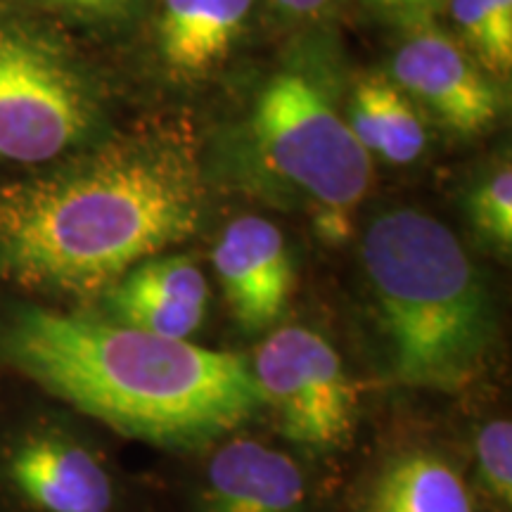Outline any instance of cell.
<instances>
[{"mask_svg":"<svg viewBox=\"0 0 512 512\" xmlns=\"http://www.w3.org/2000/svg\"><path fill=\"white\" fill-rule=\"evenodd\" d=\"M207 211L195 138L150 126L0 183V287L98 302L140 261L190 240Z\"/></svg>","mask_w":512,"mask_h":512,"instance_id":"cell-1","label":"cell"},{"mask_svg":"<svg viewBox=\"0 0 512 512\" xmlns=\"http://www.w3.org/2000/svg\"><path fill=\"white\" fill-rule=\"evenodd\" d=\"M0 368L121 437L197 451L264 413L249 361L83 309L0 311Z\"/></svg>","mask_w":512,"mask_h":512,"instance_id":"cell-2","label":"cell"},{"mask_svg":"<svg viewBox=\"0 0 512 512\" xmlns=\"http://www.w3.org/2000/svg\"><path fill=\"white\" fill-rule=\"evenodd\" d=\"M361 266L384 380L441 394L479 380L496 347V306L451 228L413 207L382 211L363 233Z\"/></svg>","mask_w":512,"mask_h":512,"instance_id":"cell-3","label":"cell"},{"mask_svg":"<svg viewBox=\"0 0 512 512\" xmlns=\"http://www.w3.org/2000/svg\"><path fill=\"white\" fill-rule=\"evenodd\" d=\"M247 136V188L311 211L325 240L347 238L373 162L320 83L299 69L273 74L256 93Z\"/></svg>","mask_w":512,"mask_h":512,"instance_id":"cell-4","label":"cell"},{"mask_svg":"<svg viewBox=\"0 0 512 512\" xmlns=\"http://www.w3.org/2000/svg\"><path fill=\"white\" fill-rule=\"evenodd\" d=\"M95 76L41 24L0 10V164H53L98 138Z\"/></svg>","mask_w":512,"mask_h":512,"instance_id":"cell-5","label":"cell"},{"mask_svg":"<svg viewBox=\"0 0 512 512\" xmlns=\"http://www.w3.org/2000/svg\"><path fill=\"white\" fill-rule=\"evenodd\" d=\"M252 368L275 430L309 453L351 444L361 411L358 384L335 344L306 325H278L254 351Z\"/></svg>","mask_w":512,"mask_h":512,"instance_id":"cell-6","label":"cell"},{"mask_svg":"<svg viewBox=\"0 0 512 512\" xmlns=\"http://www.w3.org/2000/svg\"><path fill=\"white\" fill-rule=\"evenodd\" d=\"M0 496L22 512H117L121 484L79 422L36 408L0 425Z\"/></svg>","mask_w":512,"mask_h":512,"instance_id":"cell-7","label":"cell"},{"mask_svg":"<svg viewBox=\"0 0 512 512\" xmlns=\"http://www.w3.org/2000/svg\"><path fill=\"white\" fill-rule=\"evenodd\" d=\"M392 81L415 105L460 136H479L503 112L501 91L444 31H413L396 48Z\"/></svg>","mask_w":512,"mask_h":512,"instance_id":"cell-8","label":"cell"},{"mask_svg":"<svg viewBox=\"0 0 512 512\" xmlns=\"http://www.w3.org/2000/svg\"><path fill=\"white\" fill-rule=\"evenodd\" d=\"M211 266L242 332L266 335L278 328L297 280L283 230L264 216H238L211 247Z\"/></svg>","mask_w":512,"mask_h":512,"instance_id":"cell-9","label":"cell"},{"mask_svg":"<svg viewBox=\"0 0 512 512\" xmlns=\"http://www.w3.org/2000/svg\"><path fill=\"white\" fill-rule=\"evenodd\" d=\"M209 448L195 512H311L309 477L290 453L238 432Z\"/></svg>","mask_w":512,"mask_h":512,"instance_id":"cell-10","label":"cell"},{"mask_svg":"<svg viewBox=\"0 0 512 512\" xmlns=\"http://www.w3.org/2000/svg\"><path fill=\"white\" fill-rule=\"evenodd\" d=\"M100 316L166 339H190L204 325L209 285L188 254H155L98 299Z\"/></svg>","mask_w":512,"mask_h":512,"instance_id":"cell-11","label":"cell"},{"mask_svg":"<svg viewBox=\"0 0 512 512\" xmlns=\"http://www.w3.org/2000/svg\"><path fill=\"white\" fill-rule=\"evenodd\" d=\"M254 0H159L155 46L171 79L197 83L219 72L245 38Z\"/></svg>","mask_w":512,"mask_h":512,"instance_id":"cell-12","label":"cell"},{"mask_svg":"<svg viewBox=\"0 0 512 512\" xmlns=\"http://www.w3.org/2000/svg\"><path fill=\"white\" fill-rule=\"evenodd\" d=\"M361 512H482L456 463L437 448L396 451L370 479Z\"/></svg>","mask_w":512,"mask_h":512,"instance_id":"cell-13","label":"cell"},{"mask_svg":"<svg viewBox=\"0 0 512 512\" xmlns=\"http://www.w3.org/2000/svg\"><path fill=\"white\" fill-rule=\"evenodd\" d=\"M347 121L370 157L406 166L425 152L427 131L420 107L389 79L375 76L358 83Z\"/></svg>","mask_w":512,"mask_h":512,"instance_id":"cell-14","label":"cell"},{"mask_svg":"<svg viewBox=\"0 0 512 512\" xmlns=\"http://www.w3.org/2000/svg\"><path fill=\"white\" fill-rule=\"evenodd\" d=\"M453 22L477 62L496 76L512 67V0H451Z\"/></svg>","mask_w":512,"mask_h":512,"instance_id":"cell-15","label":"cell"},{"mask_svg":"<svg viewBox=\"0 0 512 512\" xmlns=\"http://www.w3.org/2000/svg\"><path fill=\"white\" fill-rule=\"evenodd\" d=\"M475 486L496 512L512 508V422L494 418L479 425L472 439Z\"/></svg>","mask_w":512,"mask_h":512,"instance_id":"cell-16","label":"cell"},{"mask_svg":"<svg viewBox=\"0 0 512 512\" xmlns=\"http://www.w3.org/2000/svg\"><path fill=\"white\" fill-rule=\"evenodd\" d=\"M467 221L484 247L498 256L512 249V171L510 164L498 166L482 178L467 195Z\"/></svg>","mask_w":512,"mask_h":512,"instance_id":"cell-17","label":"cell"},{"mask_svg":"<svg viewBox=\"0 0 512 512\" xmlns=\"http://www.w3.org/2000/svg\"><path fill=\"white\" fill-rule=\"evenodd\" d=\"M43 8L88 24H119L136 15L143 0H38Z\"/></svg>","mask_w":512,"mask_h":512,"instance_id":"cell-18","label":"cell"},{"mask_svg":"<svg viewBox=\"0 0 512 512\" xmlns=\"http://www.w3.org/2000/svg\"><path fill=\"white\" fill-rule=\"evenodd\" d=\"M337 0H273V5L287 17L294 19H318L332 10Z\"/></svg>","mask_w":512,"mask_h":512,"instance_id":"cell-19","label":"cell"},{"mask_svg":"<svg viewBox=\"0 0 512 512\" xmlns=\"http://www.w3.org/2000/svg\"><path fill=\"white\" fill-rule=\"evenodd\" d=\"M377 8L396 12H418L430 8L434 0H373Z\"/></svg>","mask_w":512,"mask_h":512,"instance_id":"cell-20","label":"cell"}]
</instances>
